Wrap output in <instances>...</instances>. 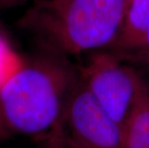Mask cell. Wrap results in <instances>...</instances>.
<instances>
[{"label":"cell","mask_w":149,"mask_h":148,"mask_svg":"<svg viewBox=\"0 0 149 148\" xmlns=\"http://www.w3.org/2000/svg\"><path fill=\"white\" fill-rule=\"evenodd\" d=\"M79 69L68 57L40 50L0 88V138L44 136L53 140Z\"/></svg>","instance_id":"obj_1"},{"label":"cell","mask_w":149,"mask_h":148,"mask_svg":"<svg viewBox=\"0 0 149 148\" xmlns=\"http://www.w3.org/2000/svg\"><path fill=\"white\" fill-rule=\"evenodd\" d=\"M129 0H38L18 20L40 50L65 57L113 44Z\"/></svg>","instance_id":"obj_2"},{"label":"cell","mask_w":149,"mask_h":148,"mask_svg":"<svg viewBox=\"0 0 149 148\" xmlns=\"http://www.w3.org/2000/svg\"><path fill=\"white\" fill-rule=\"evenodd\" d=\"M48 141L65 148H124L120 126L96 102L80 75L69 94L58 133Z\"/></svg>","instance_id":"obj_3"},{"label":"cell","mask_w":149,"mask_h":148,"mask_svg":"<svg viewBox=\"0 0 149 148\" xmlns=\"http://www.w3.org/2000/svg\"><path fill=\"white\" fill-rule=\"evenodd\" d=\"M81 80L93 98L120 126L127 117L142 77L123 65L112 51L97 50L78 68Z\"/></svg>","instance_id":"obj_4"},{"label":"cell","mask_w":149,"mask_h":148,"mask_svg":"<svg viewBox=\"0 0 149 148\" xmlns=\"http://www.w3.org/2000/svg\"><path fill=\"white\" fill-rule=\"evenodd\" d=\"M149 32V0H129L122 26L113 44L116 55L134 56L141 50Z\"/></svg>","instance_id":"obj_5"},{"label":"cell","mask_w":149,"mask_h":148,"mask_svg":"<svg viewBox=\"0 0 149 148\" xmlns=\"http://www.w3.org/2000/svg\"><path fill=\"white\" fill-rule=\"evenodd\" d=\"M121 136L124 148H149V82L143 78L121 125Z\"/></svg>","instance_id":"obj_6"},{"label":"cell","mask_w":149,"mask_h":148,"mask_svg":"<svg viewBox=\"0 0 149 148\" xmlns=\"http://www.w3.org/2000/svg\"><path fill=\"white\" fill-rule=\"evenodd\" d=\"M23 58L13 49L7 38L0 33V88L17 70Z\"/></svg>","instance_id":"obj_7"},{"label":"cell","mask_w":149,"mask_h":148,"mask_svg":"<svg viewBox=\"0 0 149 148\" xmlns=\"http://www.w3.org/2000/svg\"><path fill=\"white\" fill-rule=\"evenodd\" d=\"M138 57L141 59V57L144 59V61L149 64V32L147 33L146 37L144 39L143 44H142L141 50L136 54Z\"/></svg>","instance_id":"obj_8"},{"label":"cell","mask_w":149,"mask_h":148,"mask_svg":"<svg viewBox=\"0 0 149 148\" xmlns=\"http://www.w3.org/2000/svg\"><path fill=\"white\" fill-rule=\"evenodd\" d=\"M30 1V0H0V10L4 8H11L14 6L23 4V3ZM35 2L38 0H34Z\"/></svg>","instance_id":"obj_9"},{"label":"cell","mask_w":149,"mask_h":148,"mask_svg":"<svg viewBox=\"0 0 149 148\" xmlns=\"http://www.w3.org/2000/svg\"><path fill=\"white\" fill-rule=\"evenodd\" d=\"M48 142H50V141H48ZM50 143L54 146V148H65L64 146L60 145V144H58V143H55V142H50Z\"/></svg>","instance_id":"obj_10"},{"label":"cell","mask_w":149,"mask_h":148,"mask_svg":"<svg viewBox=\"0 0 149 148\" xmlns=\"http://www.w3.org/2000/svg\"><path fill=\"white\" fill-rule=\"evenodd\" d=\"M45 148H54V146H53L50 142H48V144H47V146H46Z\"/></svg>","instance_id":"obj_11"}]
</instances>
